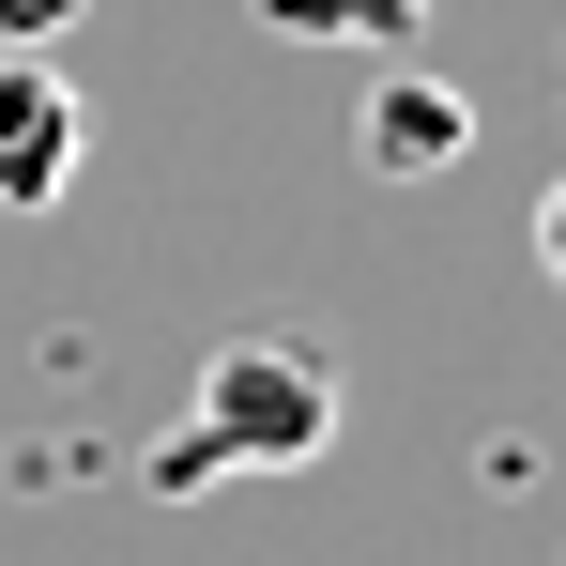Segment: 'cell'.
Instances as JSON below:
<instances>
[{"instance_id": "obj_1", "label": "cell", "mask_w": 566, "mask_h": 566, "mask_svg": "<svg viewBox=\"0 0 566 566\" xmlns=\"http://www.w3.org/2000/svg\"><path fill=\"white\" fill-rule=\"evenodd\" d=\"M322 444H337V353H322V337H214L185 429H154L138 474L185 505V490H214V474H306Z\"/></svg>"}, {"instance_id": "obj_2", "label": "cell", "mask_w": 566, "mask_h": 566, "mask_svg": "<svg viewBox=\"0 0 566 566\" xmlns=\"http://www.w3.org/2000/svg\"><path fill=\"white\" fill-rule=\"evenodd\" d=\"M77 154H93L77 77H62L46 46H0V214H46V199L77 185Z\"/></svg>"}, {"instance_id": "obj_3", "label": "cell", "mask_w": 566, "mask_h": 566, "mask_svg": "<svg viewBox=\"0 0 566 566\" xmlns=\"http://www.w3.org/2000/svg\"><path fill=\"white\" fill-rule=\"evenodd\" d=\"M353 154H368L382 185H429V169H460V154H474V93H460V77L382 62V93L353 107Z\"/></svg>"}, {"instance_id": "obj_4", "label": "cell", "mask_w": 566, "mask_h": 566, "mask_svg": "<svg viewBox=\"0 0 566 566\" xmlns=\"http://www.w3.org/2000/svg\"><path fill=\"white\" fill-rule=\"evenodd\" d=\"M291 15H322V31H353V46H413L429 0H291Z\"/></svg>"}, {"instance_id": "obj_5", "label": "cell", "mask_w": 566, "mask_h": 566, "mask_svg": "<svg viewBox=\"0 0 566 566\" xmlns=\"http://www.w3.org/2000/svg\"><path fill=\"white\" fill-rule=\"evenodd\" d=\"M77 31V0H0V46H62Z\"/></svg>"}, {"instance_id": "obj_6", "label": "cell", "mask_w": 566, "mask_h": 566, "mask_svg": "<svg viewBox=\"0 0 566 566\" xmlns=\"http://www.w3.org/2000/svg\"><path fill=\"white\" fill-rule=\"evenodd\" d=\"M536 261H552V291H566V185L536 199Z\"/></svg>"}]
</instances>
